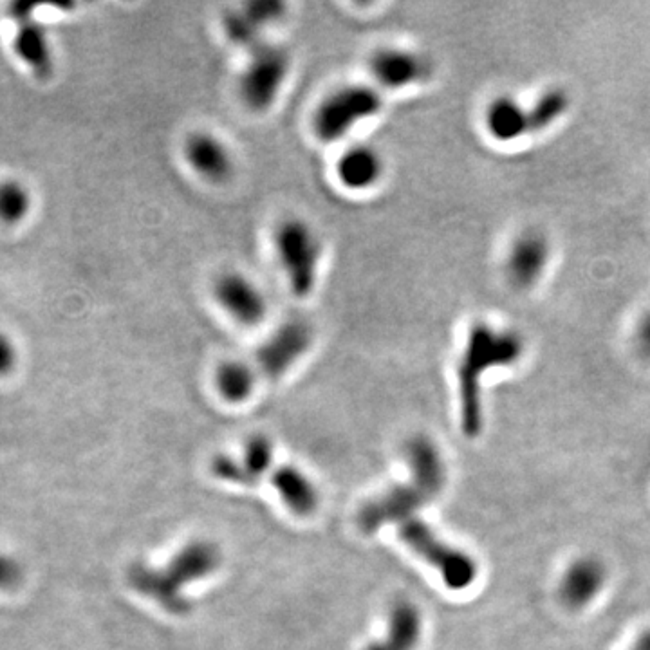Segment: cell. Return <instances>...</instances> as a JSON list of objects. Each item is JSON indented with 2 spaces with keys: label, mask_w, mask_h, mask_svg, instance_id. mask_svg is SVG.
<instances>
[{
  "label": "cell",
  "mask_w": 650,
  "mask_h": 650,
  "mask_svg": "<svg viewBox=\"0 0 650 650\" xmlns=\"http://www.w3.org/2000/svg\"><path fill=\"white\" fill-rule=\"evenodd\" d=\"M221 551L206 542L195 540L181 549L163 569L134 564L129 569V584L140 593L161 605L167 613L185 616L192 604L183 595L186 585L203 580L221 567Z\"/></svg>",
  "instance_id": "3957f363"
},
{
  "label": "cell",
  "mask_w": 650,
  "mask_h": 650,
  "mask_svg": "<svg viewBox=\"0 0 650 650\" xmlns=\"http://www.w3.org/2000/svg\"><path fill=\"white\" fill-rule=\"evenodd\" d=\"M484 127L497 143H513L530 132L528 107L520 105L513 96L501 94L484 109Z\"/></svg>",
  "instance_id": "9a60e30c"
},
{
  "label": "cell",
  "mask_w": 650,
  "mask_h": 650,
  "mask_svg": "<svg viewBox=\"0 0 650 650\" xmlns=\"http://www.w3.org/2000/svg\"><path fill=\"white\" fill-rule=\"evenodd\" d=\"M31 210V195L28 188L17 179H6L0 183V221L17 224L26 219Z\"/></svg>",
  "instance_id": "7402d4cb"
},
{
  "label": "cell",
  "mask_w": 650,
  "mask_h": 650,
  "mask_svg": "<svg viewBox=\"0 0 650 650\" xmlns=\"http://www.w3.org/2000/svg\"><path fill=\"white\" fill-rule=\"evenodd\" d=\"M271 484L277 488L282 501L295 515L306 517L316 510L318 495L306 475L293 466H282L271 475Z\"/></svg>",
  "instance_id": "e0dca14e"
},
{
  "label": "cell",
  "mask_w": 650,
  "mask_h": 650,
  "mask_svg": "<svg viewBox=\"0 0 650 650\" xmlns=\"http://www.w3.org/2000/svg\"><path fill=\"white\" fill-rule=\"evenodd\" d=\"M383 107L376 85L347 84L322 98L311 116L316 140L336 143L349 136L360 123L378 116Z\"/></svg>",
  "instance_id": "5b68a950"
},
{
  "label": "cell",
  "mask_w": 650,
  "mask_h": 650,
  "mask_svg": "<svg viewBox=\"0 0 650 650\" xmlns=\"http://www.w3.org/2000/svg\"><path fill=\"white\" fill-rule=\"evenodd\" d=\"M215 304L242 327H257L270 313V302L250 275L242 271H224L212 284Z\"/></svg>",
  "instance_id": "9c48e42d"
},
{
  "label": "cell",
  "mask_w": 650,
  "mask_h": 650,
  "mask_svg": "<svg viewBox=\"0 0 650 650\" xmlns=\"http://www.w3.org/2000/svg\"><path fill=\"white\" fill-rule=\"evenodd\" d=\"M223 29L224 35L232 42L233 46L241 47L248 53L264 44V40H262L264 28L251 17L244 6L241 10L228 11L224 15Z\"/></svg>",
  "instance_id": "44dd1931"
},
{
  "label": "cell",
  "mask_w": 650,
  "mask_h": 650,
  "mask_svg": "<svg viewBox=\"0 0 650 650\" xmlns=\"http://www.w3.org/2000/svg\"><path fill=\"white\" fill-rule=\"evenodd\" d=\"M244 8L264 29L279 22L286 13V4L275 0H251L248 4H244Z\"/></svg>",
  "instance_id": "cb8c5ba5"
},
{
  "label": "cell",
  "mask_w": 650,
  "mask_h": 650,
  "mask_svg": "<svg viewBox=\"0 0 650 650\" xmlns=\"http://www.w3.org/2000/svg\"><path fill=\"white\" fill-rule=\"evenodd\" d=\"M551 260L548 237L537 230L519 233L506 255V277L517 289H531L546 275Z\"/></svg>",
  "instance_id": "8fae6325"
},
{
  "label": "cell",
  "mask_w": 650,
  "mask_h": 650,
  "mask_svg": "<svg viewBox=\"0 0 650 650\" xmlns=\"http://www.w3.org/2000/svg\"><path fill=\"white\" fill-rule=\"evenodd\" d=\"M421 613L410 602H398L389 616V631L381 641H374L363 650H414L421 640Z\"/></svg>",
  "instance_id": "2e32d148"
},
{
  "label": "cell",
  "mask_w": 650,
  "mask_h": 650,
  "mask_svg": "<svg viewBox=\"0 0 650 650\" xmlns=\"http://www.w3.org/2000/svg\"><path fill=\"white\" fill-rule=\"evenodd\" d=\"M524 353V344L515 331L499 329L486 322H475L466 338L459 362V396H461V427L468 437H477L483 430L481 380L484 372L517 362Z\"/></svg>",
  "instance_id": "7a4b0ae2"
},
{
  "label": "cell",
  "mask_w": 650,
  "mask_h": 650,
  "mask_svg": "<svg viewBox=\"0 0 650 650\" xmlns=\"http://www.w3.org/2000/svg\"><path fill=\"white\" fill-rule=\"evenodd\" d=\"M636 347L643 356L650 358V309L636 325Z\"/></svg>",
  "instance_id": "4316f807"
},
{
  "label": "cell",
  "mask_w": 650,
  "mask_h": 650,
  "mask_svg": "<svg viewBox=\"0 0 650 650\" xmlns=\"http://www.w3.org/2000/svg\"><path fill=\"white\" fill-rule=\"evenodd\" d=\"M273 461V445L266 436H253L242 457V468L248 477V486L259 483L264 474L270 470Z\"/></svg>",
  "instance_id": "603a6c76"
},
{
  "label": "cell",
  "mask_w": 650,
  "mask_h": 650,
  "mask_svg": "<svg viewBox=\"0 0 650 650\" xmlns=\"http://www.w3.org/2000/svg\"><path fill=\"white\" fill-rule=\"evenodd\" d=\"M22 580V567L17 560L0 555V589H13Z\"/></svg>",
  "instance_id": "d4e9b609"
},
{
  "label": "cell",
  "mask_w": 650,
  "mask_h": 650,
  "mask_svg": "<svg viewBox=\"0 0 650 650\" xmlns=\"http://www.w3.org/2000/svg\"><path fill=\"white\" fill-rule=\"evenodd\" d=\"M604 584V564L596 558H580L562 576L558 595L569 609H582L595 600Z\"/></svg>",
  "instance_id": "5bb4252c"
},
{
  "label": "cell",
  "mask_w": 650,
  "mask_h": 650,
  "mask_svg": "<svg viewBox=\"0 0 650 650\" xmlns=\"http://www.w3.org/2000/svg\"><path fill=\"white\" fill-rule=\"evenodd\" d=\"M369 73L376 87L401 91L427 82L434 67L427 56L407 47H380L369 58Z\"/></svg>",
  "instance_id": "30bf717a"
},
{
  "label": "cell",
  "mask_w": 650,
  "mask_h": 650,
  "mask_svg": "<svg viewBox=\"0 0 650 650\" xmlns=\"http://www.w3.org/2000/svg\"><path fill=\"white\" fill-rule=\"evenodd\" d=\"M289 71L291 55L286 47L264 42L251 51L237 82L242 105L251 112L270 111L288 82Z\"/></svg>",
  "instance_id": "8992f818"
},
{
  "label": "cell",
  "mask_w": 650,
  "mask_h": 650,
  "mask_svg": "<svg viewBox=\"0 0 650 650\" xmlns=\"http://www.w3.org/2000/svg\"><path fill=\"white\" fill-rule=\"evenodd\" d=\"M412 479L374 501L358 513L363 533H374L390 522L414 519V513L434 501L445 486V465L437 446L428 437H414L407 445Z\"/></svg>",
  "instance_id": "6da1fadb"
},
{
  "label": "cell",
  "mask_w": 650,
  "mask_h": 650,
  "mask_svg": "<svg viewBox=\"0 0 650 650\" xmlns=\"http://www.w3.org/2000/svg\"><path fill=\"white\" fill-rule=\"evenodd\" d=\"M398 533L400 539L418 557L423 558L430 566L436 567L450 589L461 591L474 584L477 576L474 558L466 555L465 551L452 548L443 540L437 539L436 533L430 530L423 520L414 517L401 522Z\"/></svg>",
  "instance_id": "52a82bcc"
},
{
  "label": "cell",
  "mask_w": 650,
  "mask_h": 650,
  "mask_svg": "<svg viewBox=\"0 0 650 650\" xmlns=\"http://www.w3.org/2000/svg\"><path fill=\"white\" fill-rule=\"evenodd\" d=\"M571 100L564 89L549 87L544 93L539 94L533 105L528 107L530 118V132H542L557 123L569 111Z\"/></svg>",
  "instance_id": "ffe728a7"
},
{
  "label": "cell",
  "mask_w": 650,
  "mask_h": 650,
  "mask_svg": "<svg viewBox=\"0 0 650 650\" xmlns=\"http://www.w3.org/2000/svg\"><path fill=\"white\" fill-rule=\"evenodd\" d=\"M183 156L188 167L208 183L221 185L235 172L232 150L212 132H194L186 138Z\"/></svg>",
  "instance_id": "7c38bea8"
},
{
  "label": "cell",
  "mask_w": 650,
  "mask_h": 650,
  "mask_svg": "<svg viewBox=\"0 0 650 650\" xmlns=\"http://www.w3.org/2000/svg\"><path fill=\"white\" fill-rule=\"evenodd\" d=\"M273 246L291 293L297 298L309 297L318 284L324 255L320 235L306 219L288 217L277 224Z\"/></svg>",
  "instance_id": "277c9868"
},
{
  "label": "cell",
  "mask_w": 650,
  "mask_h": 650,
  "mask_svg": "<svg viewBox=\"0 0 650 650\" xmlns=\"http://www.w3.org/2000/svg\"><path fill=\"white\" fill-rule=\"evenodd\" d=\"M257 378L259 372L255 369V365L242 360H228L221 363L215 371V387L224 400L230 403H242L253 394Z\"/></svg>",
  "instance_id": "ac0fdd59"
},
{
  "label": "cell",
  "mask_w": 650,
  "mask_h": 650,
  "mask_svg": "<svg viewBox=\"0 0 650 650\" xmlns=\"http://www.w3.org/2000/svg\"><path fill=\"white\" fill-rule=\"evenodd\" d=\"M340 185L351 192H367L380 185L385 174V161L371 145H353L345 149L335 165Z\"/></svg>",
  "instance_id": "4fadbf2b"
},
{
  "label": "cell",
  "mask_w": 650,
  "mask_h": 650,
  "mask_svg": "<svg viewBox=\"0 0 650 650\" xmlns=\"http://www.w3.org/2000/svg\"><path fill=\"white\" fill-rule=\"evenodd\" d=\"M15 49L20 58L35 69L38 76H49L53 71V60H51V47L47 42L46 29L37 22L29 20L15 38Z\"/></svg>",
  "instance_id": "d6986e66"
},
{
  "label": "cell",
  "mask_w": 650,
  "mask_h": 650,
  "mask_svg": "<svg viewBox=\"0 0 650 650\" xmlns=\"http://www.w3.org/2000/svg\"><path fill=\"white\" fill-rule=\"evenodd\" d=\"M17 365V347L10 338L0 333V376L10 374Z\"/></svg>",
  "instance_id": "484cf974"
},
{
  "label": "cell",
  "mask_w": 650,
  "mask_h": 650,
  "mask_svg": "<svg viewBox=\"0 0 650 650\" xmlns=\"http://www.w3.org/2000/svg\"><path fill=\"white\" fill-rule=\"evenodd\" d=\"M315 340V329L304 318L286 320L255 353V369L262 378L277 381L306 356Z\"/></svg>",
  "instance_id": "ba28073f"
}]
</instances>
